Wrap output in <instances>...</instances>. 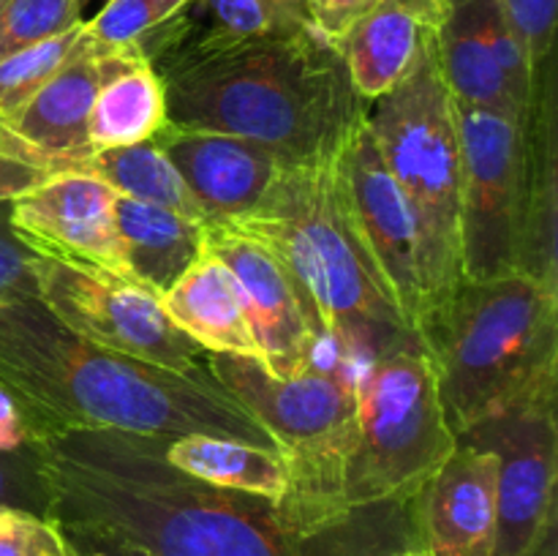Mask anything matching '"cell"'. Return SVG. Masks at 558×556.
I'll use <instances>...</instances> for the list:
<instances>
[{"mask_svg": "<svg viewBox=\"0 0 558 556\" xmlns=\"http://www.w3.org/2000/svg\"><path fill=\"white\" fill-rule=\"evenodd\" d=\"M167 442L123 431H33L49 518L142 556H390L417 543L407 529L360 518L327 537H298L276 501L218 488L169 463Z\"/></svg>", "mask_w": 558, "mask_h": 556, "instance_id": "1", "label": "cell"}, {"mask_svg": "<svg viewBox=\"0 0 558 556\" xmlns=\"http://www.w3.org/2000/svg\"><path fill=\"white\" fill-rule=\"evenodd\" d=\"M0 382L20 398L33 431L207 434L278 450L207 368L172 371L96 347L41 303L0 305Z\"/></svg>", "mask_w": 558, "mask_h": 556, "instance_id": "2", "label": "cell"}, {"mask_svg": "<svg viewBox=\"0 0 558 556\" xmlns=\"http://www.w3.org/2000/svg\"><path fill=\"white\" fill-rule=\"evenodd\" d=\"M167 120L243 136L311 161L347 142L371 101L352 87L336 47L314 27L245 41H194L153 60Z\"/></svg>", "mask_w": 558, "mask_h": 556, "instance_id": "3", "label": "cell"}, {"mask_svg": "<svg viewBox=\"0 0 558 556\" xmlns=\"http://www.w3.org/2000/svg\"><path fill=\"white\" fill-rule=\"evenodd\" d=\"M341 147L330 156L287 164L265 200L232 229L265 245L292 273L322 333L349 363L371 365L425 341L398 309L365 243L349 200Z\"/></svg>", "mask_w": 558, "mask_h": 556, "instance_id": "4", "label": "cell"}, {"mask_svg": "<svg viewBox=\"0 0 558 556\" xmlns=\"http://www.w3.org/2000/svg\"><path fill=\"white\" fill-rule=\"evenodd\" d=\"M452 434L556 396L558 292L523 270L461 281L425 333Z\"/></svg>", "mask_w": 558, "mask_h": 556, "instance_id": "5", "label": "cell"}, {"mask_svg": "<svg viewBox=\"0 0 558 556\" xmlns=\"http://www.w3.org/2000/svg\"><path fill=\"white\" fill-rule=\"evenodd\" d=\"M213 379L272 436L289 472L276 512L298 537H327L360 512L343 501V472L357 436V376L305 368L272 376L256 358L207 352Z\"/></svg>", "mask_w": 558, "mask_h": 556, "instance_id": "6", "label": "cell"}, {"mask_svg": "<svg viewBox=\"0 0 558 556\" xmlns=\"http://www.w3.org/2000/svg\"><path fill=\"white\" fill-rule=\"evenodd\" d=\"M365 118L387 169L417 218L434 322L463 281L461 131L436 38L401 85L368 104Z\"/></svg>", "mask_w": 558, "mask_h": 556, "instance_id": "7", "label": "cell"}, {"mask_svg": "<svg viewBox=\"0 0 558 556\" xmlns=\"http://www.w3.org/2000/svg\"><path fill=\"white\" fill-rule=\"evenodd\" d=\"M428 347L374 360L357 379V436L343 472L352 512L403 507L456 450Z\"/></svg>", "mask_w": 558, "mask_h": 556, "instance_id": "8", "label": "cell"}, {"mask_svg": "<svg viewBox=\"0 0 558 556\" xmlns=\"http://www.w3.org/2000/svg\"><path fill=\"white\" fill-rule=\"evenodd\" d=\"M36 298L74 336L172 371L207 368V352L163 311L136 278L85 262L31 256Z\"/></svg>", "mask_w": 558, "mask_h": 556, "instance_id": "9", "label": "cell"}, {"mask_svg": "<svg viewBox=\"0 0 558 556\" xmlns=\"http://www.w3.org/2000/svg\"><path fill=\"white\" fill-rule=\"evenodd\" d=\"M456 109L463 281H485L518 270L532 123L463 104Z\"/></svg>", "mask_w": 558, "mask_h": 556, "instance_id": "10", "label": "cell"}, {"mask_svg": "<svg viewBox=\"0 0 558 556\" xmlns=\"http://www.w3.org/2000/svg\"><path fill=\"white\" fill-rule=\"evenodd\" d=\"M458 439L499 458L490 556H529L556 523V396L512 409Z\"/></svg>", "mask_w": 558, "mask_h": 556, "instance_id": "11", "label": "cell"}, {"mask_svg": "<svg viewBox=\"0 0 558 556\" xmlns=\"http://www.w3.org/2000/svg\"><path fill=\"white\" fill-rule=\"evenodd\" d=\"M436 52L456 104L532 123L539 71L499 0H441Z\"/></svg>", "mask_w": 558, "mask_h": 556, "instance_id": "12", "label": "cell"}, {"mask_svg": "<svg viewBox=\"0 0 558 556\" xmlns=\"http://www.w3.org/2000/svg\"><path fill=\"white\" fill-rule=\"evenodd\" d=\"M368 112V109H365ZM343 178L363 238L412 330L425 341L430 322L423 240L417 218L381 158L368 118H360L341 147Z\"/></svg>", "mask_w": 558, "mask_h": 556, "instance_id": "13", "label": "cell"}, {"mask_svg": "<svg viewBox=\"0 0 558 556\" xmlns=\"http://www.w3.org/2000/svg\"><path fill=\"white\" fill-rule=\"evenodd\" d=\"M118 194L87 172H60L9 202V229L31 254L129 276L114 221Z\"/></svg>", "mask_w": 558, "mask_h": 556, "instance_id": "14", "label": "cell"}, {"mask_svg": "<svg viewBox=\"0 0 558 556\" xmlns=\"http://www.w3.org/2000/svg\"><path fill=\"white\" fill-rule=\"evenodd\" d=\"M207 249L238 278L265 368L281 379L311 368L327 336L292 273L265 245L232 227H207Z\"/></svg>", "mask_w": 558, "mask_h": 556, "instance_id": "15", "label": "cell"}, {"mask_svg": "<svg viewBox=\"0 0 558 556\" xmlns=\"http://www.w3.org/2000/svg\"><path fill=\"white\" fill-rule=\"evenodd\" d=\"M163 156L196 196L207 221L232 227L267 196L283 167L292 161L259 142L207 129L167 123L153 136Z\"/></svg>", "mask_w": 558, "mask_h": 556, "instance_id": "16", "label": "cell"}, {"mask_svg": "<svg viewBox=\"0 0 558 556\" xmlns=\"http://www.w3.org/2000/svg\"><path fill=\"white\" fill-rule=\"evenodd\" d=\"M494 450L458 439L423 496V540L434 556H490L496 537Z\"/></svg>", "mask_w": 558, "mask_h": 556, "instance_id": "17", "label": "cell"}, {"mask_svg": "<svg viewBox=\"0 0 558 556\" xmlns=\"http://www.w3.org/2000/svg\"><path fill=\"white\" fill-rule=\"evenodd\" d=\"M441 25V0H376L338 41L349 82L365 98L401 85Z\"/></svg>", "mask_w": 558, "mask_h": 556, "instance_id": "18", "label": "cell"}, {"mask_svg": "<svg viewBox=\"0 0 558 556\" xmlns=\"http://www.w3.org/2000/svg\"><path fill=\"white\" fill-rule=\"evenodd\" d=\"M161 305L205 352L262 360L238 278L210 249L161 294Z\"/></svg>", "mask_w": 558, "mask_h": 556, "instance_id": "19", "label": "cell"}, {"mask_svg": "<svg viewBox=\"0 0 558 556\" xmlns=\"http://www.w3.org/2000/svg\"><path fill=\"white\" fill-rule=\"evenodd\" d=\"M303 0H191L178 16L158 25L140 52L156 60L169 47L194 41H245L308 31Z\"/></svg>", "mask_w": 558, "mask_h": 556, "instance_id": "20", "label": "cell"}, {"mask_svg": "<svg viewBox=\"0 0 558 556\" xmlns=\"http://www.w3.org/2000/svg\"><path fill=\"white\" fill-rule=\"evenodd\" d=\"M129 276L161 298L207 249V227L163 207L120 196L114 202Z\"/></svg>", "mask_w": 558, "mask_h": 556, "instance_id": "21", "label": "cell"}, {"mask_svg": "<svg viewBox=\"0 0 558 556\" xmlns=\"http://www.w3.org/2000/svg\"><path fill=\"white\" fill-rule=\"evenodd\" d=\"M163 82L150 60L131 49L98 87L87 120V142L93 153L140 145L167 125Z\"/></svg>", "mask_w": 558, "mask_h": 556, "instance_id": "22", "label": "cell"}, {"mask_svg": "<svg viewBox=\"0 0 558 556\" xmlns=\"http://www.w3.org/2000/svg\"><path fill=\"white\" fill-rule=\"evenodd\" d=\"M556 189L554 93H550V85H545V93L537 90L532 131H529L526 205H523L518 270L529 273L558 292Z\"/></svg>", "mask_w": 558, "mask_h": 556, "instance_id": "23", "label": "cell"}, {"mask_svg": "<svg viewBox=\"0 0 558 556\" xmlns=\"http://www.w3.org/2000/svg\"><path fill=\"white\" fill-rule=\"evenodd\" d=\"M167 458L185 474H194L218 488L240 491V494L262 496L270 501H281L289 488L287 463L281 452L270 447L191 434L169 439Z\"/></svg>", "mask_w": 558, "mask_h": 556, "instance_id": "24", "label": "cell"}, {"mask_svg": "<svg viewBox=\"0 0 558 556\" xmlns=\"http://www.w3.org/2000/svg\"><path fill=\"white\" fill-rule=\"evenodd\" d=\"M80 172L104 180L114 194L163 207V210H172L178 216L210 227L207 213L202 210V205L191 194L185 180L180 178L174 164L163 156V150L153 140L140 142V145L114 147V150L90 153L80 164Z\"/></svg>", "mask_w": 558, "mask_h": 556, "instance_id": "25", "label": "cell"}, {"mask_svg": "<svg viewBox=\"0 0 558 556\" xmlns=\"http://www.w3.org/2000/svg\"><path fill=\"white\" fill-rule=\"evenodd\" d=\"M87 44L85 20L52 38L20 49L0 60V120L11 118L22 104L36 96L76 52Z\"/></svg>", "mask_w": 558, "mask_h": 556, "instance_id": "26", "label": "cell"}, {"mask_svg": "<svg viewBox=\"0 0 558 556\" xmlns=\"http://www.w3.org/2000/svg\"><path fill=\"white\" fill-rule=\"evenodd\" d=\"M87 0H0V60L82 22Z\"/></svg>", "mask_w": 558, "mask_h": 556, "instance_id": "27", "label": "cell"}, {"mask_svg": "<svg viewBox=\"0 0 558 556\" xmlns=\"http://www.w3.org/2000/svg\"><path fill=\"white\" fill-rule=\"evenodd\" d=\"M158 25H163V16L156 0H107V5L85 22V33L93 47L123 52L140 49Z\"/></svg>", "mask_w": 558, "mask_h": 556, "instance_id": "28", "label": "cell"}, {"mask_svg": "<svg viewBox=\"0 0 558 556\" xmlns=\"http://www.w3.org/2000/svg\"><path fill=\"white\" fill-rule=\"evenodd\" d=\"M0 556H80L54 518L0 505Z\"/></svg>", "mask_w": 558, "mask_h": 556, "instance_id": "29", "label": "cell"}, {"mask_svg": "<svg viewBox=\"0 0 558 556\" xmlns=\"http://www.w3.org/2000/svg\"><path fill=\"white\" fill-rule=\"evenodd\" d=\"M499 5L526 47L534 69L543 71L554 52L558 0H499Z\"/></svg>", "mask_w": 558, "mask_h": 556, "instance_id": "30", "label": "cell"}, {"mask_svg": "<svg viewBox=\"0 0 558 556\" xmlns=\"http://www.w3.org/2000/svg\"><path fill=\"white\" fill-rule=\"evenodd\" d=\"M31 256L11 229L0 227V305L38 303Z\"/></svg>", "mask_w": 558, "mask_h": 556, "instance_id": "31", "label": "cell"}, {"mask_svg": "<svg viewBox=\"0 0 558 556\" xmlns=\"http://www.w3.org/2000/svg\"><path fill=\"white\" fill-rule=\"evenodd\" d=\"M0 505L20 507L49 518V499L41 488L33 461L0 456Z\"/></svg>", "mask_w": 558, "mask_h": 556, "instance_id": "32", "label": "cell"}, {"mask_svg": "<svg viewBox=\"0 0 558 556\" xmlns=\"http://www.w3.org/2000/svg\"><path fill=\"white\" fill-rule=\"evenodd\" d=\"M308 11L311 27L325 38L330 47H338L349 27L376 3V0H303Z\"/></svg>", "mask_w": 558, "mask_h": 556, "instance_id": "33", "label": "cell"}, {"mask_svg": "<svg viewBox=\"0 0 558 556\" xmlns=\"http://www.w3.org/2000/svg\"><path fill=\"white\" fill-rule=\"evenodd\" d=\"M0 456L33 461V423L20 398L0 382Z\"/></svg>", "mask_w": 558, "mask_h": 556, "instance_id": "34", "label": "cell"}, {"mask_svg": "<svg viewBox=\"0 0 558 556\" xmlns=\"http://www.w3.org/2000/svg\"><path fill=\"white\" fill-rule=\"evenodd\" d=\"M69 534V540L74 543L76 554L80 556H142L140 551L125 548V545L109 543V540H98V537H87V534Z\"/></svg>", "mask_w": 558, "mask_h": 556, "instance_id": "35", "label": "cell"}, {"mask_svg": "<svg viewBox=\"0 0 558 556\" xmlns=\"http://www.w3.org/2000/svg\"><path fill=\"white\" fill-rule=\"evenodd\" d=\"M529 556H556V523L545 532V537L539 540V545Z\"/></svg>", "mask_w": 558, "mask_h": 556, "instance_id": "36", "label": "cell"}, {"mask_svg": "<svg viewBox=\"0 0 558 556\" xmlns=\"http://www.w3.org/2000/svg\"><path fill=\"white\" fill-rule=\"evenodd\" d=\"M156 3H158V9H161L163 22H169L172 16H178L180 11L191 3V0H156Z\"/></svg>", "mask_w": 558, "mask_h": 556, "instance_id": "37", "label": "cell"}, {"mask_svg": "<svg viewBox=\"0 0 558 556\" xmlns=\"http://www.w3.org/2000/svg\"><path fill=\"white\" fill-rule=\"evenodd\" d=\"M390 556H434V554H430L423 543H417V545H403V548L392 551Z\"/></svg>", "mask_w": 558, "mask_h": 556, "instance_id": "38", "label": "cell"}]
</instances>
